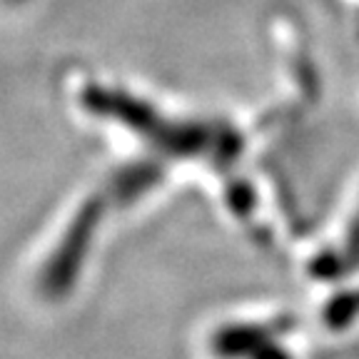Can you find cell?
Here are the masks:
<instances>
[{"instance_id": "obj_1", "label": "cell", "mask_w": 359, "mask_h": 359, "mask_svg": "<svg viewBox=\"0 0 359 359\" xmlns=\"http://www.w3.org/2000/svg\"><path fill=\"white\" fill-rule=\"evenodd\" d=\"M83 105L95 115L118 120L165 155L192 157L208 155L215 163H230L240 152L242 142L230 125L222 123H172L157 115L155 107L135 100L120 90H107L90 85L83 93Z\"/></svg>"}, {"instance_id": "obj_2", "label": "cell", "mask_w": 359, "mask_h": 359, "mask_svg": "<svg viewBox=\"0 0 359 359\" xmlns=\"http://www.w3.org/2000/svg\"><path fill=\"white\" fill-rule=\"evenodd\" d=\"M102 202L105 200H97V197L85 202L73 217L70 227L65 230L60 245L55 247V252L50 255L43 275H40V287H43L45 297H65L67 292L75 287L78 272L83 269L85 255L90 250V240H93L97 222H100Z\"/></svg>"}, {"instance_id": "obj_3", "label": "cell", "mask_w": 359, "mask_h": 359, "mask_svg": "<svg viewBox=\"0 0 359 359\" xmlns=\"http://www.w3.org/2000/svg\"><path fill=\"white\" fill-rule=\"evenodd\" d=\"M163 177V170L157 168L155 163H137L130 165V168H123L115 180L110 182V197L115 202H133L135 197H140L142 192H147L157 180Z\"/></svg>"}]
</instances>
